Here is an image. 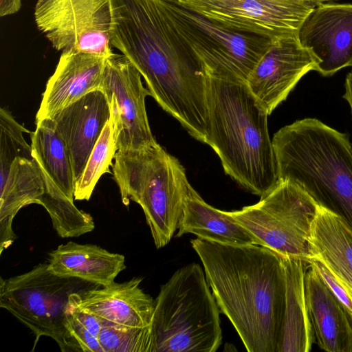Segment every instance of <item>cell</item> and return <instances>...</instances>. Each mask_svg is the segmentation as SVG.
<instances>
[{
	"mask_svg": "<svg viewBox=\"0 0 352 352\" xmlns=\"http://www.w3.org/2000/svg\"><path fill=\"white\" fill-rule=\"evenodd\" d=\"M110 39L144 78L158 104L196 140L209 132L210 76L160 0H109Z\"/></svg>",
	"mask_w": 352,
	"mask_h": 352,
	"instance_id": "1",
	"label": "cell"
},
{
	"mask_svg": "<svg viewBox=\"0 0 352 352\" xmlns=\"http://www.w3.org/2000/svg\"><path fill=\"white\" fill-rule=\"evenodd\" d=\"M220 311L249 352H279L285 304L282 257L258 245L190 241Z\"/></svg>",
	"mask_w": 352,
	"mask_h": 352,
	"instance_id": "2",
	"label": "cell"
},
{
	"mask_svg": "<svg viewBox=\"0 0 352 352\" xmlns=\"http://www.w3.org/2000/svg\"><path fill=\"white\" fill-rule=\"evenodd\" d=\"M208 107L206 144L217 154L227 175L261 197L278 182L267 113L247 84L210 76Z\"/></svg>",
	"mask_w": 352,
	"mask_h": 352,
	"instance_id": "3",
	"label": "cell"
},
{
	"mask_svg": "<svg viewBox=\"0 0 352 352\" xmlns=\"http://www.w3.org/2000/svg\"><path fill=\"white\" fill-rule=\"evenodd\" d=\"M272 142L278 180L298 185L352 228V144L348 135L308 118L282 127Z\"/></svg>",
	"mask_w": 352,
	"mask_h": 352,
	"instance_id": "4",
	"label": "cell"
},
{
	"mask_svg": "<svg viewBox=\"0 0 352 352\" xmlns=\"http://www.w3.org/2000/svg\"><path fill=\"white\" fill-rule=\"evenodd\" d=\"M112 175L122 203L138 204L157 248L178 229L186 200L197 194L179 160L158 143L142 150H118Z\"/></svg>",
	"mask_w": 352,
	"mask_h": 352,
	"instance_id": "5",
	"label": "cell"
},
{
	"mask_svg": "<svg viewBox=\"0 0 352 352\" xmlns=\"http://www.w3.org/2000/svg\"><path fill=\"white\" fill-rule=\"evenodd\" d=\"M219 308L198 263L161 285L151 324V352H215L222 342Z\"/></svg>",
	"mask_w": 352,
	"mask_h": 352,
	"instance_id": "6",
	"label": "cell"
},
{
	"mask_svg": "<svg viewBox=\"0 0 352 352\" xmlns=\"http://www.w3.org/2000/svg\"><path fill=\"white\" fill-rule=\"evenodd\" d=\"M170 22L210 77L247 83L272 40L226 27L181 3L160 0Z\"/></svg>",
	"mask_w": 352,
	"mask_h": 352,
	"instance_id": "7",
	"label": "cell"
},
{
	"mask_svg": "<svg viewBox=\"0 0 352 352\" xmlns=\"http://www.w3.org/2000/svg\"><path fill=\"white\" fill-rule=\"evenodd\" d=\"M320 206L302 188L278 180L258 202L230 212L259 241L282 257L308 263L314 254L311 230Z\"/></svg>",
	"mask_w": 352,
	"mask_h": 352,
	"instance_id": "8",
	"label": "cell"
},
{
	"mask_svg": "<svg viewBox=\"0 0 352 352\" xmlns=\"http://www.w3.org/2000/svg\"><path fill=\"white\" fill-rule=\"evenodd\" d=\"M87 282L53 274L47 263L0 279V307L28 327L35 336L32 350L41 336L53 339L63 352L80 351L66 328V311L72 294L82 291ZM86 290V289H85Z\"/></svg>",
	"mask_w": 352,
	"mask_h": 352,
	"instance_id": "9",
	"label": "cell"
},
{
	"mask_svg": "<svg viewBox=\"0 0 352 352\" xmlns=\"http://www.w3.org/2000/svg\"><path fill=\"white\" fill-rule=\"evenodd\" d=\"M34 16L38 29L57 51L106 58L113 54L109 0H37Z\"/></svg>",
	"mask_w": 352,
	"mask_h": 352,
	"instance_id": "10",
	"label": "cell"
},
{
	"mask_svg": "<svg viewBox=\"0 0 352 352\" xmlns=\"http://www.w3.org/2000/svg\"><path fill=\"white\" fill-rule=\"evenodd\" d=\"M204 16L232 30L272 41L297 35L319 3L309 0H179Z\"/></svg>",
	"mask_w": 352,
	"mask_h": 352,
	"instance_id": "11",
	"label": "cell"
},
{
	"mask_svg": "<svg viewBox=\"0 0 352 352\" xmlns=\"http://www.w3.org/2000/svg\"><path fill=\"white\" fill-rule=\"evenodd\" d=\"M141 74L122 54L107 58L100 89L111 108L118 150H142L157 143L149 126L145 99L151 96Z\"/></svg>",
	"mask_w": 352,
	"mask_h": 352,
	"instance_id": "12",
	"label": "cell"
},
{
	"mask_svg": "<svg viewBox=\"0 0 352 352\" xmlns=\"http://www.w3.org/2000/svg\"><path fill=\"white\" fill-rule=\"evenodd\" d=\"M317 60L299 42L297 35L278 38L252 71L247 86L268 115L283 102L307 73L316 69Z\"/></svg>",
	"mask_w": 352,
	"mask_h": 352,
	"instance_id": "13",
	"label": "cell"
},
{
	"mask_svg": "<svg viewBox=\"0 0 352 352\" xmlns=\"http://www.w3.org/2000/svg\"><path fill=\"white\" fill-rule=\"evenodd\" d=\"M301 45L316 59V69L323 76L352 66V4L317 5L298 32Z\"/></svg>",
	"mask_w": 352,
	"mask_h": 352,
	"instance_id": "14",
	"label": "cell"
},
{
	"mask_svg": "<svg viewBox=\"0 0 352 352\" xmlns=\"http://www.w3.org/2000/svg\"><path fill=\"white\" fill-rule=\"evenodd\" d=\"M110 117L109 100L98 89L50 118L68 151L75 184Z\"/></svg>",
	"mask_w": 352,
	"mask_h": 352,
	"instance_id": "15",
	"label": "cell"
},
{
	"mask_svg": "<svg viewBox=\"0 0 352 352\" xmlns=\"http://www.w3.org/2000/svg\"><path fill=\"white\" fill-rule=\"evenodd\" d=\"M106 59L75 50L62 52L43 94L36 122L52 118L88 93L100 89Z\"/></svg>",
	"mask_w": 352,
	"mask_h": 352,
	"instance_id": "16",
	"label": "cell"
},
{
	"mask_svg": "<svg viewBox=\"0 0 352 352\" xmlns=\"http://www.w3.org/2000/svg\"><path fill=\"white\" fill-rule=\"evenodd\" d=\"M141 278L76 292L70 299L109 322L133 327L151 324L155 300L140 287Z\"/></svg>",
	"mask_w": 352,
	"mask_h": 352,
	"instance_id": "17",
	"label": "cell"
},
{
	"mask_svg": "<svg viewBox=\"0 0 352 352\" xmlns=\"http://www.w3.org/2000/svg\"><path fill=\"white\" fill-rule=\"evenodd\" d=\"M305 285L309 314L318 346L328 352H352V317L310 264Z\"/></svg>",
	"mask_w": 352,
	"mask_h": 352,
	"instance_id": "18",
	"label": "cell"
},
{
	"mask_svg": "<svg viewBox=\"0 0 352 352\" xmlns=\"http://www.w3.org/2000/svg\"><path fill=\"white\" fill-rule=\"evenodd\" d=\"M0 254L16 239L12 221L19 210L41 204L45 191L41 167L32 157H17L0 166Z\"/></svg>",
	"mask_w": 352,
	"mask_h": 352,
	"instance_id": "19",
	"label": "cell"
},
{
	"mask_svg": "<svg viewBox=\"0 0 352 352\" xmlns=\"http://www.w3.org/2000/svg\"><path fill=\"white\" fill-rule=\"evenodd\" d=\"M48 267L58 276L76 278L97 285L114 282L126 268L122 254L113 253L92 244L69 241L49 254Z\"/></svg>",
	"mask_w": 352,
	"mask_h": 352,
	"instance_id": "20",
	"label": "cell"
},
{
	"mask_svg": "<svg viewBox=\"0 0 352 352\" xmlns=\"http://www.w3.org/2000/svg\"><path fill=\"white\" fill-rule=\"evenodd\" d=\"M282 259L285 277V304L279 352H309L315 340L305 285L309 263L298 258L282 257Z\"/></svg>",
	"mask_w": 352,
	"mask_h": 352,
	"instance_id": "21",
	"label": "cell"
},
{
	"mask_svg": "<svg viewBox=\"0 0 352 352\" xmlns=\"http://www.w3.org/2000/svg\"><path fill=\"white\" fill-rule=\"evenodd\" d=\"M311 243L314 259L322 262L352 298V228L340 216L320 206Z\"/></svg>",
	"mask_w": 352,
	"mask_h": 352,
	"instance_id": "22",
	"label": "cell"
},
{
	"mask_svg": "<svg viewBox=\"0 0 352 352\" xmlns=\"http://www.w3.org/2000/svg\"><path fill=\"white\" fill-rule=\"evenodd\" d=\"M191 233L202 239L230 245H260L258 239L231 216L205 202L197 193L186 202L177 237Z\"/></svg>",
	"mask_w": 352,
	"mask_h": 352,
	"instance_id": "23",
	"label": "cell"
},
{
	"mask_svg": "<svg viewBox=\"0 0 352 352\" xmlns=\"http://www.w3.org/2000/svg\"><path fill=\"white\" fill-rule=\"evenodd\" d=\"M36 125L35 131L31 133L32 155L65 195L74 201L75 182L65 144L50 118L36 122Z\"/></svg>",
	"mask_w": 352,
	"mask_h": 352,
	"instance_id": "24",
	"label": "cell"
},
{
	"mask_svg": "<svg viewBox=\"0 0 352 352\" xmlns=\"http://www.w3.org/2000/svg\"><path fill=\"white\" fill-rule=\"evenodd\" d=\"M41 168L45 191L40 205L49 214L58 235L61 238L78 237L91 232L95 228L92 217L79 210L74 201L69 199L47 173Z\"/></svg>",
	"mask_w": 352,
	"mask_h": 352,
	"instance_id": "25",
	"label": "cell"
},
{
	"mask_svg": "<svg viewBox=\"0 0 352 352\" xmlns=\"http://www.w3.org/2000/svg\"><path fill=\"white\" fill-rule=\"evenodd\" d=\"M118 151L113 121L104 126L92 149L85 168L75 184L74 199L89 200L100 177L110 173L109 166Z\"/></svg>",
	"mask_w": 352,
	"mask_h": 352,
	"instance_id": "26",
	"label": "cell"
},
{
	"mask_svg": "<svg viewBox=\"0 0 352 352\" xmlns=\"http://www.w3.org/2000/svg\"><path fill=\"white\" fill-rule=\"evenodd\" d=\"M98 340L103 352H151V326L133 327L103 320Z\"/></svg>",
	"mask_w": 352,
	"mask_h": 352,
	"instance_id": "27",
	"label": "cell"
},
{
	"mask_svg": "<svg viewBox=\"0 0 352 352\" xmlns=\"http://www.w3.org/2000/svg\"><path fill=\"white\" fill-rule=\"evenodd\" d=\"M65 325L81 352H103L98 338L87 330L67 310Z\"/></svg>",
	"mask_w": 352,
	"mask_h": 352,
	"instance_id": "28",
	"label": "cell"
},
{
	"mask_svg": "<svg viewBox=\"0 0 352 352\" xmlns=\"http://www.w3.org/2000/svg\"><path fill=\"white\" fill-rule=\"evenodd\" d=\"M318 271L330 289L342 302L352 317V298L342 283L320 261L313 259L309 262Z\"/></svg>",
	"mask_w": 352,
	"mask_h": 352,
	"instance_id": "29",
	"label": "cell"
},
{
	"mask_svg": "<svg viewBox=\"0 0 352 352\" xmlns=\"http://www.w3.org/2000/svg\"><path fill=\"white\" fill-rule=\"evenodd\" d=\"M67 310L87 330L98 338V335L102 326L103 320L80 307L70 299V297Z\"/></svg>",
	"mask_w": 352,
	"mask_h": 352,
	"instance_id": "30",
	"label": "cell"
},
{
	"mask_svg": "<svg viewBox=\"0 0 352 352\" xmlns=\"http://www.w3.org/2000/svg\"><path fill=\"white\" fill-rule=\"evenodd\" d=\"M21 6V0H0V16L3 17L15 14Z\"/></svg>",
	"mask_w": 352,
	"mask_h": 352,
	"instance_id": "31",
	"label": "cell"
},
{
	"mask_svg": "<svg viewBox=\"0 0 352 352\" xmlns=\"http://www.w3.org/2000/svg\"><path fill=\"white\" fill-rule=\"evenodd\" d=\"M345 92L343 98L348 102L352 113V72H349L345 80Z\"/></svg>",
	"mask_w": 352,
	"mask_h": 352,
	"instance_id": "32",
	"label": "cell"
},
{
	"mask_svg": "<svg viewBox=\"0 0 352 352\" xmlns=\"http://www.w3.org/2000/svg\"><path fill=\"white\" fill-rule=\"evenodd\" d=\"M309 1H315L318 3H324L325 1H336V0H309Z\"/></svg>",
	"mask_w": 352,
	"mask_h": 352,
	"instance_id": "33",
	"label": "cell"
}]
</instances>
